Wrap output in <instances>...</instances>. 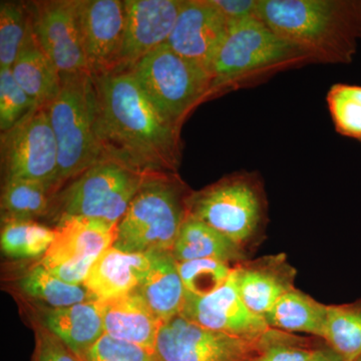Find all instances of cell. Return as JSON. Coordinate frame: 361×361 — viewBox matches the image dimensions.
Segmentation results:
<instances>
[{
	"label": "cell",
	"mask_w": 361,
	"mask_h": 361,
	"mask_svg": "<svg viewBox=\"0 0 361 361\" xmlns=\"http://www.w3.org/2000/svg\"><path fill=\"white\" fill-rule=\"evenodd\" d=\"M327 313L329 305L293 288L274 304L266 313L264 319L270 329L288 334H311L322 338Z\"/></svg>",
	"instance_id": "cb8c5ba5"
},
{
	"label": "cell",
	"mask_w": 361,
	"mask_h": 361,
	"mask_svg": "<svg viewBox=\"0 0 361 361\" xmlns=\"http://www.w3.org/2000/svg\"><path fill=\"white\" fill-rule=\"evenodd\" d=\"M187 203L172 176H152L118 222L114 247L130 253L172 252L186 219Z\"/></svg>",
	"instance_id": "3957f363"
},
{
	"label": "cell",
	"mask_w": 361,
	"mask_h": 361,
	"mask_svg": "<svg viewBox=\"0 0 361 361\" xmlns=\"http://www.w3.org/2000/svg\"><path fill=\"white\" fill-rule=\"evenodd\" d=\"M180 315L204 329L256 341L269 329L264 317L255 314L240 297L233 271L227 282L206 296L187 293Z\"/></svg>",
	"instance_id": "9a60e30c"
},
{
	"label": "cell",
	"mask_w": 361,
	"mask_h": 361,
	"mask_svg": "<svg viewBox=\"0 0 361 361\" xmlns=\"http://www.w3.org/2000/svg\"><path fill=\"white\" fill-rule=\"evenodd\" d=\"M221 13L224 14L228 23L244 20L255 16L257 1L253 0H212Z\"/></svg>",
	"instance_id": "d590c367"
},
{
	"label": "cell",
	"mask_w": 361,
	"mask_h": 361,
	"mask_svg": "<svg viewBox=\"0 0 361 361\" xmlns=\"http://www.w3.org/2000/svg\"><path fill=\"white\" fill-rule=\"evenodd\" d=\"M56 237L54 229L33 220H4L1 249L13 258H35L47 253Z\"/></svg>",
	"instance_id": "83f0119b"
},
{
	"label": "cell",
	"mask_w": 361,
	"mask_h": 361,
	"mask_svg": "<svg viewBox=\"0 0 361 361\" xmlns=\"http://www.w3.org/2000/svg\"><path fill=\"white\" fill-rule=\"evenodd\" d=\"M78 14L90 75L97 78L118 71L125 32V1L78 0Z\"/></svg>",
	"instance_id": "4fadbf2b"
},
{
	"label": "cell",
	"mask_w": 361,
	"mask_h": 361,
	"mask_svg": "<svg viewBox=\"0 0 361 361\" xmlns=\"http://www.w3.org/2000/svg\"><path fill=\"white\" fill-rule=\"evenodd\" d=\"M130 71L157 110L179 128L189 111L212 90V75L167 44L149 52Z\"/></svg>",
	"instance_id": "5b68a950"
},
{
	"label": "cell",
	"mask_w": 361,
	"mask_h": 361,
	"mask_svg": "<svg viewBox=\"0 0 361 361\" xmlns=\"http://www.w3.org/2000/svg\"><path fill=\"white\" fill-rule=\"evenodd\" d=\"M151 264V253H130L111 246L97 259L84 285L97 300L128 295L144 281Z\"/></svg>",
	"instance_id": "ac0fdd59"
},
{
	"label": "cell",
	"mask_w": 361,
	"mask_h": 361,
	"mask_svg": "<svg viewBox=\"0 0 361 361\" xmlns=\"http://www.w3.org/2000/svg\"><path fill=\"white\" fill-rule=\"evenodd\" d=\"M59 151V182H68L104 159L97 137V97L87 71L61 73L58 96L45 106Z\"/></svg>",
	"instance_id": "7a4b0ae2"
},
{
	"label": "cell",
	"mask_w": 361,
	"mask_h": 361,
	"mask_svg": "<svg viewBox=\"0 0 361 361\" xmlns=\"http://www.w3.org/2000/svg\"><path fill=\"white\" fill-rule=\"evenodd\" d=\"M227 32L228 20L212 0H191L185 1L166 44L212 75Z\"/></svg>",
	"instance_id": "5bb4252c"
},
{
	"label": "cell",
	"mask_w": 361,
	"mask_h": 361,
	"mask_svg": "<svg viewBox=\"0 0 361 361\" xmlns=\"http://www.w3.org/2000/svg\"><path fill=\"white\" fill-rule=\"evenodd\" d=\"M355 361H361V357L358 358V360H356Z\"/></svg>",
	"instance_id": "74e56055"
},
{
	"label": "cell",
	"mask_w": 361,
	"mask_h": 361,
	"mask_svg": "<svg viewBox=\"0 0 361 361\" xmlns=\"http://www.w3.org/2000/svg\"><path fill=\"white\" fill-rule=\"evenodd\" d=\"M44 324L82 360L104 332L103 303L90 300L63 308H52Z\"/></svg>",
	"instance_id": "ffe728a7"
},
{
	"label": "cell",
	"mask_w": 361,
	"mask_h": 361,
	"mask_svg": "<svg viewBox=\"0 0 361 361\" xmlns=\"http://www.w3.org/2000/svg\"><path fill=\"white\" fill-rule=\"evenodd\" d=\"M94 80L97 137L104 158L149 175L175 171L180 128L157 110L130 71H114Z\"/></svg>",
	"instance_id": "6da1fadb"
},
{
	"label": "cell",
	"mask_w": 361,
	"mask_h": 361,
	"mask_svg": "<svg viewBox=\"0 0 361 361\" xmlns=\"http://www.w3.org/2000/svg\"><path fill=\"white\" fill-rule=\"evenodd\" d=\"M35 39L61 73L87 71L78 0H49L30 4Z\"/></svg>",
	"instance_id": "7c38bea8"
},
{
	"label": "cell",
	"mask_w": 361,
	"mask_h": 361,
	"mask_svg": "<svg viewBox=\"0 0 361 361\" xmlns=\"http://www.w3.org/2000/svg\"><path fill=\"white\" fill-rule=\"evenodd\" d=\"M148 275L137 288V293L163 322L180 315L186 289L172 252H152Z\"/></svg>",
	"instance_id": "44dd1931"
},
{
	"label": "cell",
	"mask_w": 361,
	"mask_h": 361,
	"mask_svg": "<svg viewBox=\"0 0 361 361\" xmlns=\"http://www.w3.org/2000/svg\"><path fill=\"white\" fill-rule=\"evenodd\" d=\"M322 339L345 361L361 357V299L341 305H329Z\"/></svg>",
	"instance_id": "484cf974"
},
{
	"label": "cell",
	"mask_w": 361,
	"mask_h": 361,
	"mask_svg": "<svg viewBox=\"0 0 361 361\" xmlns=\"http://www.w3.org/2000/svg\"><path fill=\"white\" fill-rule=\"evenodd\" d=\"M177 263L187 293L199 297L218 290L227 282L234 269L228 263L214 259Z\"/></svg>",
	"instance_id": "1f68e13d"
},
{
	"label": "cell",
	"mask_w": 361,
	"mask_h": 361,
	"mask_svg": "<svg viewBox=\"0 0 361 361\" xmlns=\"http://www.w3.org/2000/svg\"><path fill=\"white\" fill-rule=\"evenodd\" d=\"M14 80L39 106H45L58 96L61 73L37 44L32 33L11 66Z\"/></svg>",
	"instance_id": "603a6c76"
},
{
	"label": "cell",
	"mask_w": 361,
	"mask_h": 361,
	"mask_svg": "<svg viewBox=\"0 0 361 361\" xmlns=\"http://www.w3.org/2000/svg\"><path fill=\"white\" fill-rule=\"evenodd\" d=\"M82 361H158L155 353L104 334Z\"/></svg>",
	"instance_id": "836d02e7"
},
{
	"label": "cell",
	"mask_w": 361,
	"mask_h": 361,
	"mask_svg": "<svg viewBox=\"0 0 361 361\" xmlns=\"http://www.w3.org/2000/svg\"><path fill=\"white\" fill-rule=\"evenodd\" d=\"M187 213L243 247L262 225L264 200L258 183L235 175L188 198Z\"/></svg>",
	"instance_id": "8992f818"
},
{
	"label": "cell",
	"mask_w": 361,
	"mask_h": 361,
	"mask_svg": "<svg viewBox=\"0 0 361 361\" xmlns=\"http://www.w3.org/2000/svg\"><path fill=\"white\" fill-rule=\"evenodd\" d=\"M318 349L305 337L269 327L256 341L252 361H313Z\"/></svg>",
	"instance_id": "f546056e"
},
{
	"label": "cell",
	"mask_w": 361,
	"mask_h": 361,
	"mask_svg": "<svg viewBox=\"0 0 361 361\" xmlns=\"http://www.w3.org/2000/svg\"><path fill=\"white\" fill-rule=\"evenodd\" d=\"M172 254L177 262L214 259L230 264L243 258L241 246L188 213Z\"/></svg>",
	"instance_id": "7402d4cb"
},
{
	"label": "cell",
	"mask_w": 361,
	"mask_h": 361,
	"mask_svg": "<svg viewBox=\"0 0 361 361\" xmlns=\"http://www.w3.org/2000/svg\"><path fill=\"white\" fill-rule=\"evenodd\" d=\"M59 188L37 180H4L1 195L2 221L33 220L44 216Z\"/></svg>",
	"instance_id": "d4e9b609"
},
{
	"label": "cell",
	"mask_w": 361,
	"mask_h": 361,
	"mask_svg": "<svg viewBox=\"0 0 361 361\" xmlns=\"http://www.w3.org/2000/svg\"><path fill=\"white\" fill-rule=\"evenodd\" d=\"M20 288L26 295L47 303L52 308L97 300L84 284H71L56 277L40 264L28 271L21 279Z\"/></svg>",
	"instance_id": "4316f807"
},
{
	"label": "cell",
	"mask_w": 361,
	"mask_h": 361,
	"mask_svg": "<svg viewBox=\"0 0 361 361\" xmlns=\"http://www.w3.org/2000/svg\"><path fill=\"white\" fill-rule=\"evenodd\" d=\"M30 4L1 1L0 4V70L11 68L32 35Z\"/></svg>",
	"instance_id": "f1b7e54d"
},
{
	"label": "cell",
	"mask_w": 361,
	"mask_h": 361,
	"mask_svg": "<svg viewBox=\"0 0 361 361\" xmlns=\"http://www.w3.org/2000/svg\"><path fill=\"white\" fill-rule=\"evenodd\" d=\"M32 361H82L47 326L35 331V348Z\"/></svg>",
	"instance_id": "e575fe53"
},
{
	"label": "cell",
	"mask_w": 361,
	"mask_h": 361,
	"mask_svg": "<svg viewBox=\"0 0 361 361\" xmlns=\"http://www.w3.org/2000/svg\"><path fill=\"white\" fill-rule=\"evenodd\" d=\"M152 176L122 161L104 158L71 180L56 197V216L59 219L80 216L118 224Z\"/></svg>",
	"instance_id": "277c9868"
},
{
	"label": "cell",
	"mask_w": 361,
	"mask_h": 361,
	"mask_svg": "<svg viewBox=\"0 0 361 361\" xmlns=\"http://www.w3.org/2000/svg\"><path fill=\"white\" fill-rule=\"evenodd\" d=\"M39 108L37 103L14 80L11 68L0 70V130L6 132L20 123L30 111Z\"/></svg>",
	"instance_id": "d6a6232c"
},
{
	"label": "cell",
	"mask_w": 361,
	"mask_h": 361,
	"mask_svg": "<svg viewBox=\"0 0 361 361\" xmlns=\"http://www.w3.org/2000/svg\"><path fill=\"white\" fill-rule=\"evenodd\" d=\"M118 225L80 216L59 218L39 264L68 283L84 284L97 259L115 244Z\"/></svg>",
	"instance_id": "9c48e42d"
},
{
	"label": "cell",
	"mask_w": 361,
	"mask_h": 361,
	"mask_svg": "<svg viewBox=\"0 0 361 361\" xmlns=\"http://www.w3.org/2000/svg\"><path fill=\"white\" fill-rule=\"evenodd\" d=\"M295 274L283 254L240 263L233 269L242 300L252 312L262 317L285 293L295 288Z\"/></svg>",
	"instance_id": "e0dca14e"
},
{
	"label": "cell",
	"mask_w": 361,
	"mask_h": 361,
	"mask_svg": "<svg viewBox=\"0 0 361 361\" xmlns=\"http://www.w3.org/2000/svg\"><path fill=\"white\" fill-rule=\"evenodd\" d=\"M307 49L278 37L255 16L228 23L212 75V90L263 68L302 58Z\"/></svg>",
	"instance_id": "52a82bcc"
},
{
	"label": "cell",
	"mask_w": 361,
	"mask_h": 361,
	"mask_svg": "<svg viewBox=\"0 0 361 361\" xmlns=\"http://www.w3.org/2000/svg\"><path fill=\"white\" fill-rule=\"evenodd\" d=\"M256 341L204 329L180 314L161 324L154 353L158 361H252Z\"/></svg>",
	"instance_id": "30bf717a"
},
{
	"label": "cell",
	"mask_w": 361,
	"mask_h": 361,
	"mask_svg": "<svg viewBox=\"0 0 361 361\" xmlns=\"http://www.w3.org/2000/svg\"><path fill=\"white\" fill-rule=\"evenodd\" d=\"M327 104L337 132L361 142V87L332 85Z\"/></svg>",
	"instance_id": "4dcf8cb0"
},
{
	"label": "cell",
	"mask_w": 361,
	"mask_h": 361,
	"mask_svg": "<svg viewBox=\"0 0 361 361\" xmlns=\"http://www.w3.org/2000/svg\"><path fill=\"white\" fill-rule=\"evenodd\" d=\"M102 303L106 334L152 353L155 351L157 338L164 322L137 291Z\"/></svg>",
	"instance_id": "d6986e66"
},
{
	"label": "cell",
	"mask_w": 361,
	"mask_h": 361,
	"mask_svg": "<svg viewBox=\"0 0 361 361\" xmlns=\"http://www.w3.org/2000/svg\"><path fill=\"white\" fill-rule=\"evenodd\" d=\"M255 16L278 37L308 51L329 42L339 23L338 6L322 0H263Z\"/></svg>",
	"instance_id": "8fae6325"
},
{
	"label": "cell",
	"mask_w": 361,
	"mask_h": 361,
	"mask_svg": "<svg viewBox=\"0 0 361 361\" xmlns=\"http://www.w3.org/2000/svg\"><path fill=\"white\" fill-rule=\"evenodd\" d=\"M0 144L4 180H37L61 188L58 145L45 106L1 133Z\"/></svg>",
	"instance_id": "ba28073f"
},
{
	"label": "cell",
	"mask_w": 361,
	"mask_h": 361,
	"mask_svg": "<svg viewBox=\"0 0 361 361\" xmlns=\"http://www.w3.org/2000/svg\"><path fill=\"white\" fill-rule=\"evenodd\" d=\"M184 4L180 0H125V32L116 71H130L149 52L167 44Z\"/></svg>",
	"instance_id": "2e32d148"
},
{
	"label": "cell",
	"mask_w": 361,
	"mask_h": 361,
	"mask_svg": "<svg viewBox=\"0 0 361 361\" xmlns=\"http://www.w3.org/2000/svg\"><path fill=\"white\" fill-rule=\"evenodd\" d=\"M313 361H345L336 351L332 350L326 345V348L318 349Z\"/></svg>",
	"instance_id": "8d00e7d4"
}]
</instances>
